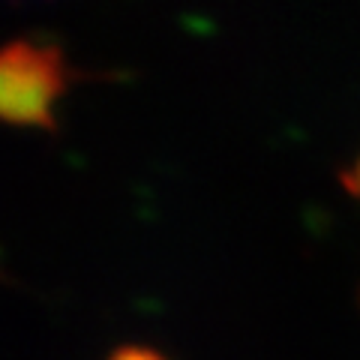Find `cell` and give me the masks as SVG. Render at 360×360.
Wrapping results in <instances>:
<instances>
[{
  "label": "cell",
  "mask_w": 360,
  "mask_h": 360,
  "mask_svg": "<svg viewBox=\"0 0 360 360\" xmlns=\"http://www.w3.org/2000/svg\"><path fill=\"white\" fill-rule=\"evenodd\" d=\"M342 184H345V189H348V193H352L354 198H360V156L342 172Z\"/></svg>",
  "instance_id": "3957f363"
},
{
  "label": "cell",
  "mask_w": 360,
  "mask_h": 360,
  "mask_svg": "<svg viewBox=\"0 0 360 360\" xmlns=\"http://www.w3.org/2000/svg\"><path fill=\"white\" fill-rule=\"evenodd\" d=\"M108 360H165V357L160 352H153V348H148V345H123Z\"/></svg>",
  "instance_id": "7a4b0ae2"
},
{
  "label": "cell",
  "mask_w": 360,
  "mask_h": 360,
  "mask_svg": "<svg viewBox=\"0 0 360 360\" xmlns=\"http://www.w3.org/2000/svg\"><path fill=\"white\" fill-rule=\"evenodd\" d=\"M70 72L54 45L15 39L0 58V115L27 129H51Z\"/></svg>",
  "instance_id": "6da1fadb"
}]
</instances>
